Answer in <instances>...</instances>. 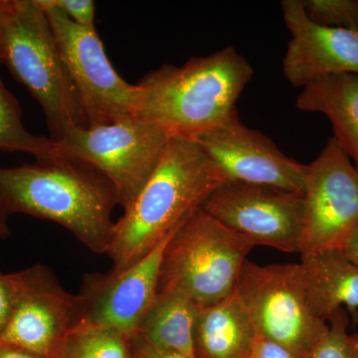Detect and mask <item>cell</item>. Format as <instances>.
I'll return each instance as SVG.
<instances>
[{"instance_id": "7402d4cb", "label": "cell", "mask_w": 358, "mask_h": 358, "mask_svg": "<svg viewBox=\"0 0 358 358\" xmlns=\"http://www.w3.org/2000/svg\"><path fill=\"white\" fill-rule=\"evenodd\" d=\"M313 22L358 32V0H301Z\"/></svg>"}, {"instance_id": "cb8c5ba5", "label": "cell", "mask_w": 358, "mask_h": 358, "mask_svg": "<svg viewBox=\"0 0 358 358\" xmlns=\"http://www.w3.org/2000/svg\"><path fill=\"white\" fill-rule=\"evenodd\" d=\"M245 358H298L293 352H289L284 346L264 338L257 336L252 343L251 348Z\"/></svg>"}, {"instance_id": "30bf717a", "label": "cell", "mask_w": 358, "mask_h": 358, "mask_svg": "<svg viewBox=\"0 0 358 358\" xmlns=\"http://www.w3.org/2000/svg\"><path fill=\"white\" fill-rule=\"evenodd\" d=\"M8 277L13 306L0 343L55 358L66 336L83 322L79 296L68 293L40 264Z\"/></svg>"}, {"instance_id": "6da1fadb", "label": "cell", "mask_w": 358, "mask_h": 358, "mask_svg": "<svg viewBox=\"0 0 358 358\" xmlns=\"http://www.w3.org/2000/svg\"><path fill=\"white\" fill-rule=\"evenodd\" d=\"M120 205L114 186L93 166L62 154L0 167V209L53 221L96 254H107Z\"/></svg>"}, {"instance_id": "7c38bea8", "label": "cell", "mask_w": 358, "mask_h": 358, "mask_svg": "<svg viewBox=\"0 0 358 358\" xmlns=\"http://www.w3.org/2000/svg\"><path fill=\"white\" fill-rule=\"evenodd\" d=\"M193 138L228 180L303 193L306 164L285 155L266 134L247 127L237 110L216 128Z\"/></svg>"}, {"instance_id": "7a4b0ae2", "label": "cell", "mask_w": 358, "mask_h": 358, "mask_svg": "<svg viewBox=\"0 0 358 358\" xmlns=\"http://www.w3.org/2000/svg\"><path fill=\"white\" fill-rule=\"evenodd\" d=\"M226 181L222 169L194 138L171 136L147 185L115 222L107 252L113 268L124 270L145 258Z\"/></svg>"}, {"instance_id": "ac0fdd59", "label": "cell", "mask_w": 358, "mask_h": 358, "mask_svg": "<svg viewBox=\"0 0 358 358\" xmlns=\"http://www.w3.org/2000/svg\"><path fill=\"white\" fill-rule=\"evenodd\" d=\"M200 308L178 291H159L136 334L162 350L196 358L194 329Z\"/></svg>"}, {"instance_id": "8fae6325", "label": "cell", "mask_w": 358, "mask_h": 358, "mask_svg": "<svg viewBox=\"0 0 358 358\" xmlns=\"http://www.w3.org/2000/svg\"><path fill=\"white\" fill-rule=\"evenodd\" d=\"M301 257L341 249L358 226V171L334 138L306 164Z\"/></svg>"}, {"instance_id": "8992f818", "label": "cell", "mask_w": 358, "mask_h": 358, "mask_svg": "<svg viewBox=\"0 0 358 358\" xmlns=\"http://www.w3.org/2000/svg\"><path fill=\"white\" fill-rule=\"evenodd\" d=\"M169 138L154 122L129 115L109 124L71 129L57 145L60 154L100 171L114 186L124 211L154 173Z\"/></svg>"}, {"instance_id": "ffe728a7", "label": "cell", "mask_w": 358, "mask_h": 358, "mask_svg": "<svg viewBox=\"0 0 358 358\" xmlns=\"http://www.w3.org/2000/svg\"><path fill=\"white\" fill-rule=\"evenodd\" d=\"M128 339L112 329L82 322L61 343L55 358H129Z\"/></svg>"}, {"instance_id": "3957f363", "label": "cell", "mask_w": 358, "mask_h": 358, "mask_svg": "<svg viewBox=\"0 0 358 358\" xmlns=\"http://www.w3.org/2000/svg\"><path fill=\"white\" fill-rule=\"evenodd\" d=\"M254 70L233 46L185 65L166 64L150 71L138 85V117L171 136L196 138L216 128L237 110L236 102Z\"/></svg>"}, {"instance_id": "5bb4252c", "label": "cell", "mask_w": 358, "mask_h": 358, "mask_svg": "<svg viewBox=\"0 0 358 358\" xmlns=\"http://www.w3.org/2000/svg\"><path fill=\"white\" fill-rule=\"evenodd\" d=\"M281 7L292 36L282 73L292 86L303 88L329 75H358V32L313 22L301 0H282Z\"/></svg>"}, {"instance_id": "4fadbf2b", "label": "cell", "mask_w": 358, "mask_h": 358, "mask_svg": "<svg viewBox=\"0 0 358 358\" xmlns=\"http://www.w3.org/2000/svg\"><path fill=\"white\" fill-rule=\"evenodd\" d=\"M171 235L131 267L84 275L78 296L85 324L112 329L127 338L136 334L159 293L162 255Z\"/></svg>"}, {"instance_id": "d6986e66", "label": "cell", "mask_w": 358, "mask_h": 358, "mask_svg": "<svg viewBox=\"0 0 358 358\" xmlns=\"http://www.w3.org/2000/svg\"><path fill=\"white\" fill-rule=\"evenodd\" d=\"M0 150L31 154L36 159L60 154L57 143L35 136L25 128L17 99L6 89L0 78Z\"/></svg>"}, {"instance_id": "83f0119b", "label": "cell", "mask_w": 358, "mask_h": 358, "mask_svg": "<svg viewBox=\"0 0 358 358\" xmlns=\"http://www.w3.org/2000/svg\"><path fill=\"white\" fill-rule=\"evenodd\" d=\"M343 251L353 263L358 265V226L357 229L353 231L352 236L346 242Z\"/></svg>"}, {"instance_id": "9c48e42d", "label": "cell", "mask_w": 358, "mask_h": 358, "mask_svg": "<svg viewBox=\"0 0 358 358\" xmlns=\"http://www.w3.org/2000/svg\"><path fill=\"white\" fill-rule=\"evenodd\" d=\"M201 208L254 246L300 254L305 226L303 193L228 180Z\"/></svg>"}, {"instance_id": "484cf974", "label": "cell", "mask_w": 358, "mask_h": 358, "mask_svg": "<svg viewBox=\"0 0 358 358\" xmlns=\"http://www.w3.org/2000/svg\"><path fill=\"white\" fill-rule=\"evenodd\" d=\"M13 306V288L8 274L0 273V336L6 329Z\"/></svg>"}, {"instance_id": "52a82bcc", "label": "cell", "mask_w": 358, "mask_h": 358, "mask_svg": "<svg viewBox=\"0 0 358 358\" xmlns=\"http://www.w3.org/2000/svg\"><path fill=\"white\" fill-rule=\"evenodd\" d=\"M238 298L258 336L305 358L329 331L310 310L299 264L259 265L247 259L238 279Z\"/></svg>"}, {"instance_id": "44dd1931", "label": "cell", "mask_w": 358, "mask_h": 358, "mask_svg": "<svg viewBox=\"0 0 358 358\" xmlns=\"http://www.w3.org/2000/svg\"><path fill=\"white\" fill-rule=\"evenodd\" d=\"M329 331L305 358H358V334H350V317L341 308L329 320Z\"/></svg>"}, {"instance_id": "f546056e", "label": "cell", "mask_w": 358, "mask_h": 358, "mask_svg": "<svg viewBox=\"0 0 358 358\" xmlns=\"http://www.w3.org/2000/svg\"><path fill=\"white\" fill-rule=\"evenodd\" d=\"M10 234L8 225V216L0 209V238L8 237Z\"/></svg>"}, {"instance_id": "277c9868", "label": "cell", "mask_w": 358, "mask_h": 358, "mask_svg": "<svg viewBox=\"0 0 358 358\" xmlns=\"http://www.w3.org/2000/svg\"><path fill=\"white\" fill-rule=\"evenodd\" d=\"M1 64L41 106L52 141L57 143L71 129L87 127L50 23L34 0H6Z\"/></svg>"}, {"instance_id": "603a6c76", "label": "cell", "mask_w": 358, "mask_h": 358, "mask_svg": "<svg viewBox=\"0 0 358 358\" xmlns=\"http://www.w3.org/2000/svg\"><path fill=\"white\" fill-rule=\"evenodd\" d=\"M73 22L83 27H95L96 4L93 0H52Z\"/></svg>"}, {"instance_id": "d4e9b609", "label": "cell", "mask_w": 358, "mask_h": 358, "mask_svg": "<svg viewBox=\"0 0 358 358\" xmlns=\"http://www.w3.org/2000/svg\"><path fill=\"white\" fill-rule=\"evenodd\" d=\"M129 358H186L150 345L138 334L128 339Z\"/></svg>"}, {"instance_id": "9a60e30c", "label": "cell", "mask_w": 358, "mask_h": 358, "mask_svg": "<svg viewBox=\"0 0 358 358\" xmlns=\"http://www.w3.org/2000/svg\"><path fill=\"white\" fill-rule=\"evenodd\" d=\"M308 306L319 319L329 322L343 308L358 320V265L341 249L301 257Z\"/></svg>"}, {"instance_id": "f1b7e54d", "label": "cell", "mask_w": 358, "mask_h": 358, "mask_svg": "<svg viewBox=\"0 0 358 358\" xmlns=\"http://www.w3.org/2000/svg\"><path fill=\"white\" fill-rule=\"evenodd\" d=\"M6 0H0V64H1V49L6 30Z\"/></svg>"}, {"instance_id": "5b68a950", "label": "cell", "mask_w": 358, "mask_h": 358, "mask_svg": "<svg viewBox=\"0 0 358 358\" xmlns=\"http://www.w3.org/2000/svg\"><path fill=\"white\" fill-rule=\"evenodd\" d=\"M254 245L199 208L169 238L162 255L159 291L174 289L199 308L234 294Z\"/></svg>"}, {"instance_id": "4316f807", "label": "cell", "mask_w": 358, "mask_h": 358, "mask_svg": "<svg viewBox=\"0 0 358 358\" xmlns=\"http://www.w3.org/2000/svg\"><path fill=\"white\" fill-rule=\"evenodd\" d=\"M0 358H47L27 352V350H21V348H14V346L2 345L0 343Z\"/></svg>"}, {"instance_id": "ba28073f", "label": "cell", "mask_w": 358, "mask_h": 358, "mask_svg": "<svg viewBox=\"0 0 358 358\" xmlns=\"http://www.w3.org/2000/svg\"><path fill=\"white\" fill-rule=\"evenodd\" d=\"M50 23L59 52L79 96L87 127L136 115L141 90L110 64L96 28L73 22L52 0H34Z\"/></svg>"}, {"instance_id": "2e32d148", "label": "cell", "mask_w": 358, "mask_h": 358, "mask_svg": "<svg viewBox=\"0 0 358 358\" xmlns=\"http://www.w3.org/2000/svg\"><path fill=\"white\" fill-rule=\"evenodd\" d=\"M296 107L326 115L334 140L358 171V75H329L303 87Z\"/></svg>"}, {"instance_id": "e0dca14e", "label": "cell", "mask_w": 358, "mask_h": 358, "mask_svg": "<svg viewBox=\"0 0 358 358\" xmlns=\"http://www.w3.org/2000/svg\"><path fill=\"white\" fill-rule=\"evenodd\" d=\"M257 336L236 293L200 308L194 329L196 358H245Z\"/></svg>"}]
</instances>
